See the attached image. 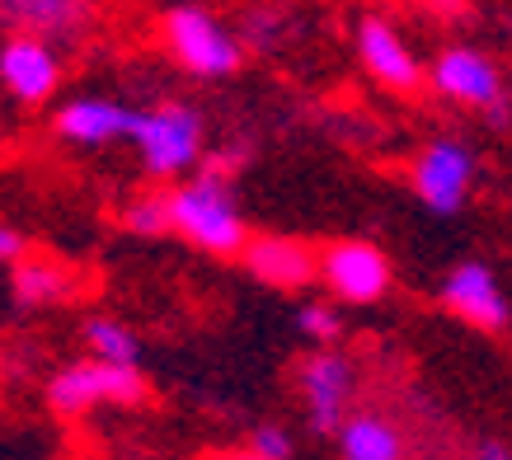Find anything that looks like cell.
<instances>
[{"label":"cell","mask_w":512,"mask_h":460,"mask_svg":"<svg viewBox=\"0 0 512 460\" xmlns=\"http://www.w3.org/2000/svg\"><path fill=\"white\" fill-rule=\"evenodd\" d=\"M170 221H174V235H179V240H188L193 249L212 254V259H240V249H245L249 235H254L245 212H240L235 184L212 179V174H202V169L174 179Z\"/></svg>","instance_id":"1"},{"label":"cell","mask_w":512,"mask_h":460,"mask_svg":"<svg viewBox=\"0 0 512 460\" xmlns=\"http://www.w3.org/2000/svg\"><path fill=\"white\" fill-rule=\"evenodd\" d=\"M127 146L146 179H184L207 151V118L188 99H160V104L137 108Z\"/></svg>","instance_id":"2"},{"label":"cell","mask_w":512,"mask_h":460,"mask_svg":"<svg viewBox=\"0 0 512 460\" xmlns=\"http://www.w3.org/2000/svg\"><path fill=\"white\" fill-rule=\"evenodd\" d=\"M160 43L170 62L193 80H231L245 71V43L235 24L212 15L207 5H174L160 19Z\"/></svg>","instance_id":"3"},{"label":"cell","mask_w":512,"mask_h":460,"mask_svg":"<svg viewBox=\"0 0 512 460\" xmlns=\"http://www.w3.org/2000/svg\"><path fill=\"white\" fill-rule=\"evenodd\" d=\"M428 90H433L437 99L456 104V108L480 113L484 127L512 132L508 76H503V66H498L489 52H480V47H470V43L442 47L433 62H428Z\"/></svg>","instance_id":"4"},{"label":"cell","mask_w":512,"mask_h":460,"mask_svg":"<svg viewBox=\"0 0 512 460\" xmlns=\"http://www.w3.org/2000/svg\"><path fill=\"white\" fill-rule=\"evenodd\" d=\"M480 179V155L466 137H428L409 160V193L433 216H461Z\"/></svg>","instance_id":"5"},{"label":"cell","mask_w":512,"mask_h":460,"mask_svg":"<svg viewBox=\"0 0 512 460\" xmlns=\"http://www.w3.org/2000/svg\"><path fill=\"white\" fill-rule=\"evenodd\" d=\"M151 395L141 367H118V362H99V357H80L52 371L43 399L57 418H80L99 409V404H141Z\"/></svg>","instance_id":"6"},{"label":"cell","mask_w":512,"mask_h":460,"mask_svg":"<svg viewBox=\"0 0 512 460\" xmlns=\"http://www.w3.org/2000/svg\"><path fill=\"white\" fill-rule=\"evenodd\" d=\"M339 306H376L395 287V263L372 240H329L320 245V277H315Z\"/></svg>","instance_id":"7"},{"label":"cell","mask_w":512,"mask_h":460,"mask_svg":"<svg viewBox=\"0 0 512 460\" xmlns=\"http://www.w3.org/2000/svg\"><path fill=\"white\" fill-rule=\"evenodd\" d=\"M296 390H301V409H306V428L320 437H334L343 428V418L353 414L357 395V367L353 357H343L339 348H315L301 357L296 367Z\"/></svg>","instance_id":"8"},{"label":"cell","mask_w":512,"mask_h":460,"mask_svg":"<svg viewBox=\"0 0 512 460\" xmlns=\"http://www.w3.org/2000/svg\"><path fill=\"white\" fill-rule=\"evenodd\" d=\"M437 306L451 310L480 334H508L512 329V301L503 292L498 273L484 259H461L442 282H437Z\"/></svg>","instance_id":"9"},{"label":"cell","mask_w":512,"mask_h":460,"mask_svg":"<svg viewBox=\"0 0 512 460\" xmlns=\"http://www.w3.org/2000/svg\"><path fill=\"white\" fill-rule=\"evenodd\" d=\"M353 47H357V62L362 71L390 94H419L428 85V66L419 62V52L409 47L390 19L381 15H362L353 29Z\"/></svg>","instance_id":"10"},{"label":"cell","mask_w":512,"mask_h":460,"mask_svg":"<svg viewBox=\"0 0 512 460\" xmlns=\"http://www.w3.org/2000/svg\"><path fill=\"white\" fill-rule=\"evenodd\" d=\"M66 80L62 47L47 38H5L0 43V90L10 94L19 108H43L57 99Z\"/></svg>","instance_id":"11"},{"label":"cell","mask_w":512,"mask_h":460,"mask_svg":"<svg viewBox=\"0 0 512 460\" xmlns=\"http://www.w3.org/2000/svg\"><path fill=\"white\" fill-rule=\"evenodd\" d=\"M137 123V108L113 99V94H76L52 113V132L57 141L76 146V151H104V146H127Z\"/></svg>","instance_id":"12"},{"label":"cell","mask_w":512,"mask_h":460,"mask_svg":"<svg viewBox=\"0 0 512 460\" xmlns=\"http://www.w3.org/2000/svg\"><path fill=\"white\" fill-rule=\"evenodd\" d=\"M99 19V0H0L5 38H47L57 47L80 43Z\"/></svg>","instance_id":"13"},{"label":"cell","mask_w":512,"mask_h":460,"mask_svg":"<svg viewBox=\"0 0 512 460\" xmlns=\"http://www.w3.org/2000/svg\"><path fill=\"white\" fill-rule=\"evenodd\" d=\"M240 263L254 282L278 287V292H301L320 277V245L311 240H296L282 230H259L249 235V245L240 249Z\"/></svg>","instance_id":"14"},{"label":"cell","mask_w":512,"mask_h":460,"mask_svg":"<svg viewBox=\"0 0 512 460\" xmlns=\"http://www.w3.org/2000/svg\"><path fill=\"white\" fill-rule=\"evenodd\" d=\"M80 292H85V273H80L76 263L57 259V254H38V249H33L29 259H19L15 268H10V296H15L19 310L71 306Z\"/></svg>","instance_id":"15"},{"label":"cell","mask_w":512,"mask_h":460,"mask_svg":"<svg viewBox=\"0 0 512 460\" xmlns=\"http://www.w3.org/2000/svg\"><path fill=\"white\" fill-rule=\"evenodd\" d=\"M334 437H339V460H404L400 423L386 414H376V409L348 414Z\"/></svg>","instance_id":"16"},{"label":"cell","mask_w":512,"mask_h":460,"mask_svg":"<svg viewBox=\"0 0 512 460\" xmlns=\"http://www.w3.org/2000/svg\"><path fill=\"white\" fill-rule=\"evenodd\" d=\"M235 33H240L245 52L273 57L296 38V10L282 5V0H249L240 19H235Z\"/></svg>","instance_id":"17"},{"label":"cell","mask_w":512,"mask_h":460,"mask_svg":"<svg viewBox=\"0 0 512 460\" xmlns=\"http://www.w3.org/2000/svg\"><path fill=\"white\" fill-rule=\"evenodd\" d=\"M80 343L90 348L99 362H118V367H141V338L132 324L113 320V315H85L80 320Z\"/></svg>","instance_id":"18"},{"label":"cell","mask_w":512,"mask_h":460,"mask_svg":"<svg viewBox=\"0 0 512 460\" xmlns=\"http://www.w3.org/2000/svg\"><path fill=\"white\" fill-rule=\"evenodd\" d=\"M118 226L127 235H141V240H160V235H174V221H170V193H160V188H146L137 198L123 202V212H118Z\"/></svg>","instance_id":"19"},{"label":"cell","mask_w":512,"mask_h":460,"mask_svg":"<svg viewBox=\"0 0 512 460\" xmlns=\"http://www.w3.org/2000/svg\"><path fill=\"white\" fill-rule=\"evenodd\" d=\"M296 334L315 343V348H334L343 338V315H339V301H306L296 310Z\"/></svg>","instance_id":"20"},{"label":"cell","mask_w":512,"mask_h":460,"mask_svg":"<svg viewBox=\"0 0 512 460\" xmlns=\"http://www.w3.org/2000/svg\"><path fill=\"white\" fill-rule=\"evenodd\" d=\"M249 155H254V141H249V137H231V141H221L217 151H202L198 169H202V174H212V179L235 184V174L249 165Z\"/></svg>","instance_id":"21"},{"label":"cell","mask_w":512,"mask_h":460,"mask_svg":"<svg viewBox=\"0 0 512 460\" xmlns=\"http://www.w3.org/2000/svg\"><path fill=\"white\" fill-rule=\"evenodd\" d=\"M254 460H292V432L282 423H259L249 432V446H245Z\"/></svg>","instance_id":"22"},{"label":"cell","mask_w":512,"mask_h":460,"mask_svg":"<svg viewBox=\"0 0 512 460\" xmlns=\"http://www.w3.org/2000/svg\"><path fill=\"white\" fill-rule=\"evenodd\" d=\"M29 254H33V240L15 226V221L0 216V268H15V263L29 259Z\"/></svg>","instance_id":"23"},{"label":"cell","mask_w":512,"mask_h":460,"mask_svg":"<svg viewBox=\"0 0 512 460\" xmlns=\"http://www.w3.org/2000/svg\"><path fill=\"white\" fill-rule=\"evenodd\" d=\"M475 460H512V446L508 442H480L475 446Z\"/></svg>","instance_id":"24"},{"label":"cell","mask_w":512,"mask_h":460,"mask_svg":"<svg viewBox=\"0 0 512 460\" xmlns=\"http://www.w3.org/2000/svg\"><path fill=\"white\" fill-rule=\"evenodd\" d=\"M423 10H433V15H461L466 10V0H414Z\"/></svg>","instance_id":"25"},{"label":"cell","mask_w":512,"mask_h":460,"mask_svg":"<svg viewBox=\"0 0 512 460\" xmlns=\"http://www.w3.org/2000/svg\"><path fill=\"white\" fill-rule=\"evenodd\" d=\"M202 460H254L249 451H212V456H202Z\"/></svg>","instance_id":"26"}]
</instances>
